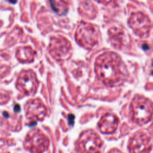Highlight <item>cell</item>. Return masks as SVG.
<instances>
[{"mask_svg": "<svg viewBox=\"0 0 153 153\" xmlns=\"http://www.w3.org/2000/svg\"><path fill=\"white\" fill-rule=\"evenodd\" d=\"M76 40L82 47L90 49L98 42V34L96 27L90 23L82 22L76 32Z\"/></svg>", "mask_w": 153, "mask_h": 153, "instance_id": "obj_5", "label": "cell"}, {"mask_svg": "<svg viewBox=\"0 0 153 153\" xmlns=\"http://www.w3.org/2000/svg\"><path fill=\"white\" fill-rule=\"evenodd\" d=\"M129 24L136 33L140 36H146L149 33L151 28L149 19L142 13L132 14L129 19Z\"/></svg>", "mask_w": 153, "mask_h": 153, "instance_id": "obj_10", "label": "cell"}, {"mask_svg": "<svg viewBox=\"0 0 153 153\" xmlns=\"http://www.w3.org/2000/svg\"><path fill=\"white\" fill-rule=\"evenodd\" d=\"M47 136L38 128H33L27 134L24 142L26 149L32 153H43L49 147Z\"/></svg>", "mask_w": 153, "mask_h": 153, "instance_id": "obj_4", "label": "cell"}, {"mask_svg": "<svg viewBox=\"0 0 153 153\" xmlns=\"http://www.w3.org/2000/svg\"><path fill=\"white\" fill-rule=\"evenodd\" d=\"M76 145L79 153H101L103 141L96 132L87 130L81 134Z\"/></svg>", "mask_w": 153, "mask_h": 153, "instance_id": "obj_3", "label": "cell"}, {"mask_svg": "<svg viewBox=\"0 0 153 153\" xmlns=\"http://www.w3.org/2000/svg\"><path fill=\"white\" fill-rule=\"evenodd\" d=\"M26 117L30 122H36L44 120L47 114V109L39 99H30L25 106Z\"/></svg>", "mask_w": 153, "mask_h": 153, "instance_id": "obj_9", "label": "cell"}, {"mask_svg": "<svg viewBox=\"0 0 153 153\" xmlns=\"http://www.w3.org/2000/svg\"><path fill=\"white\" fill-rule=\"evenodd\" d=\"M148 48H149V47L147 45H145V44L143 45V48H144L145 50H147Z\"/></svg>", "mask_w": 153, "mask_h": 153, "instance_id": "obj_16", "label": "cell"}, {"mask_svg": "<svg viewBox=\"0 0 153 153\" xmlns=\"http://www.w3.org/2000/svg\"><path fill=\"white\" fill-rule=\"evenodd\" d=\"M52 10L58 15H65L68 11V4L65 0H49Z\"/></svg>", "mask_w": 153, "mask_h": 153, "instance_id": "obj_14", "label": "cell"}, {"mask_svg": "<svg viewBox=\"0 0 153 153\" xmlns=\"http://www.w3.org/2000/svg\"><path fill=\"white\" fill-rule=\"evenodd\" d=\"M109 36L112 44L116 47H121L124 41V32L120 28H111L109 30Z\"/></svg>", "mask_w": 153, "mask_h": 153, "instance_id": "obj_13", "label": "cell"}, {"mask_svg": "<svg viewBox=\"0 0 153 153\" xmlns=\"http://www.w3.org/2000/svg\"><path fill=\"white\" fill-rule=\"evenodd\" d=\"M99 2H101L102 3H104V4H108L111 0H97Z\"/></svg>", "mask_w": 153, "mask_h": 153, "instance_id": "obj_15", "label": "cell"}, {"mask_svg": "<svg viewBox=\"0 0 153 153\" xmlns=\"http://www.w3.org/2000/svg\"><path fill=\"white\" fill-rule=\"evenodd\" d=\"M35 52L29 47H20L17 49L16 57L22 63H29L33 60Z\"/></svg>", "mask_w": 153, "mask_h": 153, "instance_id": "obj_12", "label": "cell"}, {"mask_svg": "<svg viewBox=\"0 0 153 153\" xmlns=\"http://www.w3.org/2000/svg\"><path fill=\"white\" fill-rule=\"evenodd\" d=\"M128 148L130 153H149L152 149L151 136L146 131H138L130 139Z\"/></svg>", "mask_w": 153, "mask_h": 153, "instance_id": "obj_6", "label": "cell"}, {"mask_svg": "<svg viewBox=\"0 0 153 153\" xmlns=\"http://www.w3.org/2000/svg\"><path fill=\"white\" fill-rule=\"evenodd\" d=\"M49 51L54 59L64 60L71 55V45L64 37H54L50 41Z\"/></svg>", "mask_w": 153, "mask_h": 153, "instance_id": "obj_8", "label": "cell"}, {"mask_svg": "<svg viewBox=\"0 0 153 153\" xmlns=\"http://www.w3.org/2000/svg\"><path fill=\"white\" fill-rule=\"evenodd\" d=\"M38 83L36 75L33 71L24 70L20 72L17 78L16 87L23 94L30 96L35 93Z\"/></svg>", "mask_w": 153, "mask_h": 153, "instance_id": "obj_7", "label": "cell"}, {"mask_svg": "<svg viewBox=\"0 0 153 153\" xmlns=\"http://www.w3.org/2000/svg\"><path fill=\"white\" fill-rule=\"evenodd\" d=\"M9 2H10L11 3H13V4H15L16 2H17V0H8Z\"/></svg>", "mask_w": 153, "mask_h": 153, "instance_id": "obj_17", "label": "cell"}, {"mask_svg": "<svg viewBox=\"0 0 153 153\" xmlns=\"http://www.w3.org/2000/svg\"><path fill=\"white\" fill-rule=\"evenodd\" d=\"M95 72L101 82L108 87L123 84L127 71L120 57L114 52H106L98 56L95 62Z\"/></svg>", "mask_w": 153, "mask_h": 153, "instance_id": "obj_1", "label": "cell"}, {"mask_svg": "<svg viewBox=\"0 0 153 153\" xmlns=\"http://www.w3.org/2000/svg\"><path fill=\"white\" fill-rule=\"evenodd\" d=\"M130 111L133 122L140 126L145 124L152 119V102L145 97L136 95L130 103Z\"/></svg>", "mask_w": 153, "mask_h": 153, "instance_id": "obj_2", "label": "cell"}, {"mask_svg": "<svg viewBox=\"0 0 153 153\" xmlns=\"http://www.w3.org/2000/svg\"><path fill=\"white\" fill-rule=\"evenodd\" d=\"M119 120L117 116L112 113L104 114L98 122V128L103 134H111L115 131L118 127Z\"/></svg>", "mask_w": 153, "mask_h": 153, "instance_id": "obj_11", "label": "cell"}]
</instances>
